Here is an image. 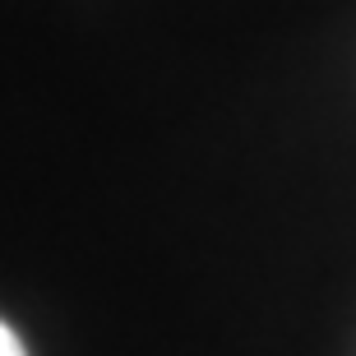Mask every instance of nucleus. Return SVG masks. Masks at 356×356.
I'll return each mask as SVG.
<instances>
[{
  "label": "nucleus",
  "instance_id": "obj_1",
  "mask_svg": "<svg viewBox=\"0 0 356 356\" xmlns=\"http://www.w3.org/2000/svg\"><path fill=\"white\" fill-rule=\"evenodd\" d=\"M0 356H24V343H19V333L0 319Z\"/></svg>",
  "mask_w": 356,
  "mask_h": 356
}]
</instances>
